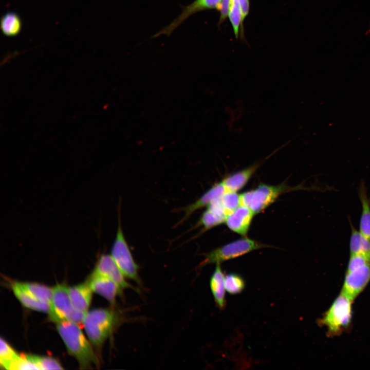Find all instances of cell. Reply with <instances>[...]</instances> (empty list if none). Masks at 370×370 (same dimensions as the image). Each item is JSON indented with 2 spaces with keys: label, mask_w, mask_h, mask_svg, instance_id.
I'll return each mask as SVG.
<instances>
[{
  "label": "cell",
  "mask_w": 370,
  "mask_h": 370,
  "mask_svg": "<svg viewBox=\"0 0 370 370\" xmlns=\"http://www.w3.org/2000/svg\"><path fill=\"white\" fill-rule=\"evenodd\" d=\"M57 328L68 351L78 360L82 368L98 365L99 360L91 344L77 323L60 321L57 323Z\"/></svg>",
  "instance_id": "obj_1"
},
{
  "label": "cell",
  "mask_w": 370,
  "mask_h": 370,
  "mask_svg": "<svg viewBox=\"0 0 370 370\" xmlns=\"http://www.w3.org/2000/svg\"><path fill=\"white\" fill-rule=\"evenodd\" d=\"M122 321V317L116 311L99 308L87 311L82 323L91 343L99 346Z\"/></svg>",
  "instance_id": "obj_2"
},
{
  "label": "cell",
  "mask_w": 370,
  "mask_h": 370,
  "mask_svg": "<svg viewBox=\"0 0 370 370\" xmlns=\"http://www.w3.org/2000/svg\"><path fill=\"white\" fill-rule=\"evenodd\" d=\"M354 300L341 292L319 321L329 337L340 335L349 328L353 317Z\"/></svg>",
  "instance_id": "obj_3"
},
{
  "label": "cell",
  "mask_w": 370,
  "mask_h": 370,
  "mask_svg": "<svg viewBox=\"0 0 370 370\" xmlns=\"http://www.w3.org/2000/svg\"><path fill=\"white\" fill-rule=\"evenodd\" d=\"M68 291L69 287L64 284H58L52 288L48 313L50 319L56 323L65 320L82 322L86 314L74 307Z\"/></svg>",
  "instance_id": "obj_4"
},
{
  "label": "cell",
  "mask_w": 370,
  "mask_h": 370,
  "mask_svg": "<svg viewBox=\"0 0 370 370\" xmlns=\"http://www.w3.org/2000/svg\"><path fill=\"white\" fill-rule=\"evenodd\" d=\"M124 276L135 281L140 286L142 285L139 275V266L133 257L123 234L120 214L115 239L113 242L111 255Z\"/></svg>",
  "instance_id": "obj_5"
},
{
  "label": "cell",
  "mask_w": 370,
  "mask_h": 370,
  "mask_svg": "<svg viewBox=\"0 0 370 370\" xmlns=\"http://www.w3.org/2000/svg\"><path fill=\"white\" fill-rule=\"evenodd\" d=\"M266 247V245L244 236L206 253L200 265L220 264Z\"/></svg>",
  "instance_id": "obj_6"
},
{
  "label": "cell",
  "mask_w": 370,
  "mask_h": 370,
  "mask_svg": "<svg viewBox=\"0 0 370 370\" xmlns=\"http://www.w3.org/2000/svg\"><path fill=\"white\" fill-rule=\"evenodd\" d=\"M291 190L284 183L275 186L262 183L240 194L241 205L248 207L255 214H258L275 201L282 194Z\"/></svg>",
  "instance_id": "obj_7"
},
{
  "label": "cell",
  "mask_w": 370,
  "mask_h": 370,
  "mask_svg": "<svg viewBox=\"0 0 370 370\" xmlns=\"http://www.w3.org/2000/svg\"><path fill=\"white\" fill-rule=\"evenodd\" d=\"M370 282V261L346 269L341 292L354 300Z\"/></svg>",
  "instance_id": "obj_8"
},
{
  "label": "cell",
  "mask_w": 370,
  "mask_h": 370,
  "mask_svg": "<svg viewBox=\"0 0 370 370\" xmlns=\"http://www.w3.org/2000/svg\"><path fill=\"white\" fill-rule=\"evenodd\" d=\"M222 0H195L190 4L182 7V12L169 25L161 29L153 37L165 34L169 36L174 30L191 15L207 10H218Z\"/></svg>",
  "instance_id": "obj_9"
},
{
  "label": "cell",
  "mask_w": 370,
  "mask_h": 370,
  "mask_svg": "<svg viewBox=\"0 0 370 370\" xmlns=\"http://www.w3.org/2000/svg\"><path fill=\"white\" fill-rule=\"evenodd\" d=\"M91 275L106 277L114 281L123 290L126 288H135L128 283L111 255L103 254L99 257Z\"/></svg>",
  "instance_id": "obj_10"
},
{
  "label": "cell",
  "mask_w": 370,
  "mask_h": 370,
  "mask_svg": "<svg viewBox=\"0 0 370 370\" xmlns=\"http://www.w3.org/2000/svg\"><path fill=\"white\" fill-rule=\"evenodd\" d=\"M254 215L248 207L240 205L227 215L225 223L232 231L246 236Z\"/></svg>",
  "instance_id": "obj_11"
},
{
  "label": "cell",
  "mask_w": 370,
  "mask_h": 370,
  "mask_svg": "<svg viewBox=\"0 0 370 370\" xmlns=\"http://www.w3.org/2000/svg\"><path fill=\"white\" fill-rule=\"evenodd\" d=\"M88 283L93 292L112 304L115 302L117 296L122 294L123 291L114 281L103 276L91 275Z\"/></svg>",
  "instance_id": "obj_12"
},
{
  "label": "cell",
  "mask_w": 370,
  "mask_h": 370,
  "mask_svg": "<svg viewBox=\"0 0 370 370\" xmlns=\"http://www.w3.org/2000/svg\"><path fill=\"white\" fill-rule=\"evenodd\" d=\"M261 163L262 162L255 163L245 169L231 174L225 178L221 182L226 191L237 192L241 190L245 186Z\"/></svg>",
  "instance_id": "obj_13"
},
{
  "label": "cell",
  "mask_w": 370,
  "mask_h": 370,
  "mask_svg": "<svg viewBox=\"0 0 370 370\" xmlns=\"http://www.w3.org/2000/svg\"><path fill=\"white\" fill-rule=\"evenodd\" d=\"M226 192L222 183L215 184L194 202L182 209L184 215L179 223L183 222L196 210L208 207L214 200L221 196Z\"/></svg>",
  "instance_id": "obj_14"
},
{
  "label": "cell",
  "mask_w": 370,
  "mask_h": 370,
  "mask_svg": "<svg viewBox=\"0 0 370 370\" xmlns=\"http://www.w3.org/2000/svg\"><path fill=\"white\" fill-rule=\"evenodd\" d=\"M69 295L74 307L86 313L88 311L91 297V290L88 282L69 287Z\"/></svg>",
  "instance_id": "obj_15"
},
{
  "label": "cell",
  "mask_w": 370,
  "mask_h": 370,
  "mask_svg": "<svg viewBox=\"0 0 370 370\" xmlns=\"http://www.w3.org/2000/svg\"><path fill=\"white\" fill-rule=\"evenodd\" d=\"M210 287L217 307L224 309L226 304L225 299V275L220 264H216L210 280Z\"/></svg>",
  "instance_id": "obj_16"
},
{
  "label": "cell",
  "mask_w": 370,
  "mask_h": 370,
  "mask_svg": "<svg viewBox=\"0 0 370 370\" xmlns=\"http://www.w3.org/2000/svg\"><path fill=\"white\" fill-rule=\"evenodd\" d=\"M358 195L362 210L359 221V231L364 236L370 238V198L367 195L363 181L361 182L359 186Z\"/></svg>",
  "instance_id": "obj_17"
},
{
  "label": "cell",
  "mask_w": 370,
  "mask_h": 370,
  "mask_svg": "<svg viewBox=\"0 0 370 370\" xmlns=\"http://www.w3.org/2000/svg\"><path fill=\"white\" fill-rule=\"evenodd\" d=\"M12 289L16 298L26 308L38 311L48 312L49 304L34 298L22 287L20 282L13 283Z\"/></svg>",
  "instance_id": "obj_18"
},
{
  "label": "cell",
  "mask_w": 370,
  "mask_h": 370,
  "mask_svg": "<svg viewBox=\"0 0 370 370\" xmlns=\"http://www.w3.org/2000/svg\"><path fill=\"white\" fill-rule=\"evenodd\" d=\"M350 226V254H361L370 259V238L356 229L351 224Z\"/></svg>",
  "instance_id": "obj_19"
},
{
  "label": "cell",
  "mask_w": 370,
  "mask_h": 370,
  "mask_svg": "<svg viewBox=\"0 0 370 370\" xmlns=\"http://www.w3.org/2000/svg\"><path fill=\"white\" fill-rule=\"evenodd\" d=\"M22 27L20 17L15 12H8L3 15L1 20V29L2 33L7 36L17 35Z\"/></svg>",
  "instance_id": "obj_20"
},
{
  "label": "cell",
  "mask_w": 370,
  "mask_h": 370,
  "mask_svg": "<svg viewBox=\"0 0 370 370\" xmlns=\"http://www.w3.org/2000/svg\"><path fill=\"white\" fill-rule=\"evenodd\" d=\"M28 293L39 301L49 304L52 295V288L34 283H20Z\"/></svg>",
  "instance_id": "obj_21"
},
{
  "label": "cell",
  "mask_w": 370,
  "mask_h": 370,
  "mask_svg": "<svg viewBox=\"0 0 370 370\" xmlns=\"http://www.w3.org/2000/svg\"><path fill=\"white\" fill-rule=\"evenodd\" d=\"M0 364L6 369L12 370L20 355L3 338H1Z\"/></svg>",
  "instance_id": "obj_22"
},
{
  "label": "cell",
  "mask_w": 370,
  "mask_h": 370,
  "mask_svg": "<svg viewBox=\"0 0 370 370\" xmlns=\"http://www.w3.org/2000/svg\"><path fill=\"white\" fill-rule=\"evenodd\" d=\"M226 216L224 214L207 208L201 215L197 225L202 226L205 231L225 223Z\"/></svg>",
  "instance_id": "obj_23"
},
{
  "label": "cell",
  "mask_w": 370,
  "mask_h": 370,
  "mask_svg": "<svg viewBox=\"0 0 370 370\" xmlns=\"http://www.w3.org/2000/svg\"><path fill=\"white\" fill-rule=\"evenodd\" d=\"M225 285L227 292L233 295L241 293L246 287L243 276L236 273H229L225 275Z\"/></svg>",
  "instance_id": "obj_24"
},
{
  "label": "cell",
  "mask_w": 370,
  "mask_h": 370,
  "mask_svg": "<svg viewBox=\"0 0 370 370\" xmlns=\"http://www.w3.org/2000/svg\"><path fill=\"white\" fill-rule=\"evenodd\" d=\"M228 16L232 25L235 38H238L240 26L243 28V23L238 0H231Z\"/></svg>",
  "instance_id": "obj_25"
},
{
  "label": "cell",
  "mask_w": 370,
  "mask_h": 370,
  "mask_svg": "<svg viewBox=\"0 0 370 370\" xmlns=\"http://www.w3.org/2000/svg\"><path fill=\"white\" fill-rule=\"evenodd\" d=\"M219 201L227 215L241 205L240 194L235 192L226 191L219 197Z\"/></svg>",
  "instance_id": "obj_26"
},
{
  "label": "cell",
  "mask_w": 370,
  "mask_h": 370,
  "mask_svg": "<svg viewBox=\"0 0 370 370\" xmlns=\"http://www.w3.org/2000/svg\"><path fill=\"white\" fill-rule=\"evenodd\" d=\"M30 358L40 369H61L63 367L55 359L49 357H43L29 355Z\"/></svg>",
  "instance_id": "obj_27"
},
{
  "label": "cell",
  "mask_w": 370,
  "mask_h": 370,
  "mask_svg": "<svg viewBox=\"0 0 370 370\" xmlns=\"http://www.w3.org/2000/svg\"><path fill=\"white\" fill-rule=\"evenodd\" d=\"M230 1L231 0H222L218 9L220 11L219 24L223 23L228 16Z\"/></svg>",
  "instance_id": "obj_28"
},
{
  "label": "cell",
  "mask_w": 370,
  "mask_h": 370,
  "mask_svg": "<svg viewBox=\"0 0 370 370\" xmlns=\"http://www.w3.org/2000/svg\"><path fill=\"white\" fill-rule=\"evenodd\" d=\"M243 23L249 11V0H238Z\"/></svg>",
  "instance_id": "obj_29"
}]
</instances>
